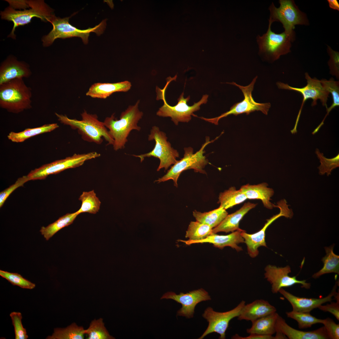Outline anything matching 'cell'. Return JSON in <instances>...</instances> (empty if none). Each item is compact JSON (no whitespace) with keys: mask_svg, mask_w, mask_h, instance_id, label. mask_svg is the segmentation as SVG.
<instances>
[{"mask_svg":"<svg viewBox=\"0 0 339 339\" xmlns=\"http://www.w3.org/2000/svg\"><path fill=\"white\" fill-rule=\"evenodd\" d=\"M55 114L61 123L77 130L84 141L100 144L103 138L108 144L113 145L114 139L103 122L98 120L96 115L89 113L84 110L81 114V119L78 120L69 118L66 115L57 113Z\"/></svg>","mask_w":339,"mask_h":339,"instance_id":"1","label":"cell"},{"mask_svg":"<svg viewBox=\"0 0 339 339\" xmlns=\"http://www.w3.org/2000/svg\"><path fill=\"white\" fill-rule=\"evenodd\" d=\"M139 102L138 100L135 105L129 106L121 113L119 119H117L113 114L104 120V123L114 139L113 146L115 150L125 147L128 141L127 137L132 130H140L141 128L137 124L143 113L139 110Z\"/></svg>","mask_w":339,"mask_h":339,"instance_id":"2","label":"cell"},{"mask_svg":"<svg viewBox=\"0 0 339 339\" xmlns=\"http://www.w3.org/2000/svg\"><path fill=\"white\" fill-rule=\"evenodd\" d=\"M31 89L23 78H17L0 85V107L18 113L32 108Z\"/></svg>","mask_w":339,"mask_h":339,"instance_id":"3","label":"cell"},{"mask_svg":"<svg viewBox=\"0 0 339 339\" xmlns=\"http://www.w3.org/2000/svg\"><path fill=\"white\" fill-rule=\"evenodd\" d=\"M168 78L167 83L163 89L158 87L156 88L157 100L161 99L164 101L163 105L157 112V115L163 117H170L176 125H178L179 122H188L191 120V116L197 117L194 112L199 110L202 105L207 103L208 95H203L199 101L194 103L191 106H189L187 103L190 99V96L185 98L183 92L178 98L177 104L174 106H170L165 100V91L169 83L174 79L171 77Z\"/></svg>","mask_w":339,"mask_h":339,"instance_id":"4","label":"cell"},{"mask_svg":"<svg viewBox=\"0 0 339 339\" xmlns=\"http://www.w3.org/2000/svg\"><path fill=\"white\" fill-rule=\"evenodd\" d=\"M71 17L61 18L54 14L51 17L49 22L52 24L53 28L47 35L42 37L44 46H50L57 38L65 39L75 37H80L83 43L87 44L90 33L94 32L99 36L103 33L106 27V19L93 28L85 30L78 29L69 23V19Z\"/></svg>","mask_w":339,"mask_h":339,"instance_id":"5","label":"cell"},{"mask_svg":"<svg viewBox=\"0 0 339 339\" xmlns=\"http://www.w3.org/2000/svg\"><path fill=\"white\" fill-rule=\"evenodd\" d=\"M219 136L211 141H210L209 137H207L205 142L202 145L200 149L195 153H194L193 149L192 147L185 148L183 157L180 160H177L164 175L156 180L155 182L159 183L172 180L174 186L177 187L178 179L182 172L185 170L193 169L196 172L206 174L204 169L208 164V161L204 155L205 152V148L208 144L213 142Z\"/></svg>","mask_w":339,"mask_h":339,"instance_id":"6","label":"cell"},{"mask_svg":"<svg viewBox=\"0 0 339 339\" xmlns=\"http://www.w3.org/2000/svg\"><path fill=\"white\" fill-rule=\"evenodd\" d=\"M30 8L24 10H16L10 6L0 13L2 19L13 22V25L8 37L15 39L14 32L16 28L29 23L34 17L47 22L53 15L54 10L42 0L28 1Z\"/></svg>","mask_w":339,"mask_h":339,"instance_id":"7","label":"cell"},{"mask_svg":"<svg viewBox=\"0 0 339 339\" xmlns=\"http://www.w3.org/2000/svg\"><path fill=\"white\" fill-rule=\"evenodd\" d=\"M266 33L257 37L259 52L267 60L273 62L280 56L291 52L292 43L295 40V32L288 33L284 31L280 34L273 32L271 29L272 24L269 22Z\"/></svg>","mask_w":339,"mask_h":339,"instance_id":"8","label":"cell"},{"mask_svg":"<svg viewBox=\"0 0 339 339\" xmlns=\"http://www.w3.org/2000/svg\"><path fill=\"white\" fill-rule=\"evenodd\" d=\"M280 6L276 7L272 3L269 7V22H279L284 31L292 33L297 25H308L309 22L306 14L301 11L293 0H280Z\"/></svg>","mask_w":339,"mask_h":339,"instance_id":"9","label":"cell"},{"mask_svg":"<svg viewBox=\"0 0 339 339\" xmlns=\"http://www.w3.org/2000/svg\"><path fill=\"white\" fill-rule=\"evenodd\" d=\"M167 138L165 132L160 131L159 127L154 126L150 130L148 138L149 141L154 140L155 141L153 149L147 153L133 156L139 158L141 162L146 157H153L158 158L160 164L157 171L162 168L166 170L177 162V158L179 157L178 152L171 147Z\"/></svg>","mask_w":339,"mask_h":339,"instance_id":"10","label":"cell"},{"mask_svg":"<svg viewBox=\"0 0 339 339\" xmlns=\"http://www.w3.org/2000/svg\"><path fill=\"white\" fill-rule=\"evenodd\" d=\"M257 78L256 77L251 83L246 86L238 84L234 82L227 83L237 86L241 90L244 96V99L241 101L234 104L230 110L218 116L213 118L200 117L201 119L215 125H218L219 120L230 115L237 116L243 113L248 115L250 113L255 111H260L264 114L267 115L271 104L269 103H259L256 102L252 96V93L253 90L254 84Z\"/></svg>","mask_w":339,"mask_h":339,"instance_id":"11","label":"cell"},{"mask_svg":"<svg viewBox=\"0 0 339 339\" xmlns=\"http://www.w3.org/2000/svg\"><path fill=\"white\" fill-rule=\"evenodd\" d=\"M100 156V153L96 152L75 153L72 156L45 164L32 170L26 176L29 180L44 179L49 175L58 174L67 169L79 167L85 161Z\"/></svg>","mask_w":339,"mask_h":339,"instance_id":"12","label":"cell"},{"mask_svg":"<svg viewBox=\"0 0 339 339\" xmlns=\"http://www.w3.org/2000/svg\"><path fill=\"white\" fill-rule=\"evenodd\" d=\"M245 304V301L242 300L233 309L223 312L215 311L210 307L207 308L202 316L208 322V326L198 339H203L207 335L213 332L220 335L219 339H225V332L230 321L233 318L238 317Z\"/></svg>","mask_w":339,"mask_h":339,"instance_id":"13","label":"cell"},{"mask_svg":"<svg viewBox=\"0 0 339 339\" xmlns=\"http://www.w3.org/2000/svg\"><path fill=\"white\" fill-rule=\"evenodd\" d=\"M305 78L307 80V84L301 88L292 87L281 82H277L276 84L280 89L294 91L302 94L303 99L299 111H301L304 103L309 99L312 100V106L316 105L317 100H319L322 105L327 108V102L329 92L323 86L320 80L315 78H312L307 72L305 73Z\"/></svg>","mask_w":339,"mask_h":339,"instance_id":"14","label":"cell"},{"mask_svg":"<svg viewBox=\"0 0 339 339\" xmlns=\"http://www.w3.org/2000/svg\"><path fill=\"white\" fill-rule=\"evenodd\" d=\"M163 299H171L180 304L182 307L178 311L177 315L188 318L193 317L195 307L198 303L211 299L208 293L202 288L186 293L180 292L179 294L173 292H167L160 298Z\"/></svg>","mask_w":339,"mask_h":339,"instance_id":"15","label":"cell"},{"mask_svg":"<svg viewBox=\"0 0 339 339\" xmlns=\"http://www.w3.org/2000/svg\"><path fill=\"white\" fill-rule=\"evenodd\" d=\"M265 278L271 284L272 293H276L282 288L291 287L296 284H300L301 287L306 289L310 288V283L305 280H299L296 276L291 277L288 274L291 272L289 266L284 267H277L275 266L267 265L265 268Z\"/></svg>","mask_w":339,"mask_h":339,"instance_id":"16","label":"cell"},{"mask_svg":"<svg viewBox=\"0 0 339 339\" xmlns=\"http://www.w3.org/2000/svg\"><path fill=\"white\" fill-rule=\"evenodd\" d=\"M280 210V213L273 216L267 220L264 226L259 231L253 234H249L243 231L241 235L244 240V242L247 246L248 252L250 257L254 258L259 253L258 248L261 246L266 247L265 241V232L266 229L273 222L281 216L290 218L292 216V211L286 204L282 203L278 206Z\"/></svg>","mask_w":339,"mask_h":339,"instance_id":"17","label":"cell"},{"mask_svg":"<svg viewBox=\"0 0 339 339\" xmlns=\"http://www.w3.org/2000/svg\"><path fill=\"white\" fill-rule=\"evenodd\" d=\"M337 285L336 283L333 287L330 293L326 297L320 298H307L300 297L292 294L286 291L283 288H281L278 292L282 295L291 305L293 311L310 312L314 309L318 308L320 305L327 302H331L334 299H333L337 293L336 291Z\"/></svg>","mask_w":339,"mask_h":339,"instance_id":"18","label":"cell"},{"mask_svg":"<svg viewBox=\"0 0 339 339\" xmlns=\"http://www.w3.org/2000/svg\"><path fill=\"white\" fill-rule=\"evenodd\" d=\"M31 74L28 64L13 56H8L1 64L0 85L14 79L28 78Z\"/></svg>","mask_w":339,"mask_h":339,"instance_id":"19","label":"cell"},{"mask_svg":"<svg viewBox=\"0 0 339 339\" xmlns=\"http://www.w3.org/2000/svg\"><path fill=\"white\" fill-rule=\"evenodd\" d=\"M244 231L242 229L236 230L227 235H219L213 233L206 238L200 240L192 241L188 240H180L179 241L187 245L209 243L220 249H222L226 246H230L235 249L237 251H239L242 250V248L238 244L244 242V239L241 235L242 232Z\"/></svg>","mask_w":339,"mask_h":339,"instance_id":"20","label":"cell"},{"mask_svg":"<svg viewBox=\"0 0 339 339\" xmlns=\"http://www.w3.org/2000/svg\"><path fill=\"white\" fill-rule=\"evenodd\" d=\"M276 331L280 332L289 339H330L324 326L310 331L299 330L290 326L279 315L277 320Z\"/></svg>","mask_w":339,"mask_h":339,"instance_id":"21","label":"cell"},{"mask_svg":"<svg viewBox=\"0 0 339 339\" xmlns=\"http://www.w3.org/2000/svg\"><path fill=\"white\" fill-rule=\"evenodd\" d=\"M276 311V308L267 301L257 299L245 304L237 317L239 320H245L252 322Z\"/></svg>","mask_w":339,"mask_h":339,"instance_id":"22","label":"cell"},{"mask_svg":"<svg viewBox=\"0 0 339 339\" xmlns=\"http://www.w3.org/2000/svg\"><path fill=\"white\" fill-rule=\"evenodd\" d=\"M131 86L128 81L113 83H97L91 85L86 94L93 98L105 99L115 92H127Z\"/></svg>","mask_w":339,"mask_h":339,"instance_id":"23","label":"cell"},{"mask_svg":"<svg viewBox=\"0 0 339 339\" xmlns=\"http://www.w3.org/2000/svg\"><path fill=\"white\" fill-rule=\"evenodd\" d=\"M268 186L266 183L256 185L247 184L242 186L240 189L245 195L247 199H260L265 207L272 209L274 207H276V205L270 201L274 191L272 189L268 187Z\"/></svg>","mask_w":339,"mask_h":339,"instance_id":"24","label":"cell"},{"mask_svg":"<svg viewBox=\"0 0 339 339\" xmlns=\"http://www.w3.org/2000/svg\"><path fill=\"white\" fill-rule=\"evenodd\" d=\"M256 204L248 202L235 212L228 215L221 223L213 229V233L223 232L228 233L241 229L239 227V223L243 217L250 210L254 208Z\"/></svg>","mask_w":339,"mask_h":339,"instance_id":"25","label":"cell"},{"mask_svg":"<svg viewBox=\"0 0 339 339\" xmlns=\"http://www.w3.org/2000/svg\"><path fill=\"white\" fill-rule=\"evenodd\" d=\"M279 315L276 312L252 322L251 326L246 330L249 334L272 335L276 332Z\"/></svg>","mask_w":339,"mask_h":339,"instance_id":"26","label":"cell"},{"mask_svg":"<svg viewBox=\"0 0 339 339\" xmlns=\"http://www.w3.org/2000/svg\"><path fill=\"white\" fill-rule=\"evenodd\" d=\"M228 215L226 210L220 206L208 212L202 213L196 210L193 212L196 221L206 224L213 229L219 225Z\"/></svg>","mask_w":339,"mask_h":339,"instance_id":"27","label":"cell"},{"mask_svg":"<svg viewBox=\"0 0 339 339\" xmlns=\"http://www.w3.org/2000/svg\"><path fill=\"white\" fill-rule=\"evenodd\" d=\"M59 127L57 123L46 124L34 128H28L19 132H11L8 136V138L12 142L21 143L38 135L51 132Z\"/></svg>","mask_w":339,"mask_h":339,"instance_id":"28","label":"cell"},{"mask_svg":"<svg viewBox=\"0 0 339 339\" xmlns=\"http://www.w3.org/2000/svg\"><path fill=\"white\" fill-rule=\"evenodd\" d=\"M334 245L325 247L326 255L322 259L323 266L319 271L313 275V278H316L325 274L331 273L339 274V256L334 253Z\"/></svg>","mask_w":339,"mask_h":339,"instance_id":"29","label":"cell"},{"mask_svg":"<svg viewBox=\"0 0 339 339\" xmlns=\"http://www.w3.org/2000/svg\"><path fill=\"white\" fill-rule=\"evenodd\" d=\"M78 215L76 212L67 213L47 226H42L40 231L45 239L48 240L60 229L72 224Z\"/></svg>","mask_w":339,"mask_h":339,"instance_id":"30","label":"cell"},{"mask_svg":"<svg viewBox=\"0 0 339 339\" xmlns=\"http://www.w3.org/2000/svg\"><path fill=\"white\" fill-rule=\"evenodd\" d=\"M246 199L245 195L240 189L236 190L233 186L220 193L218 203L220 204V207L226 210L243 202Z\"/></svg>","mask_w":339,"mask_h":339,"instance_id":"31","label":"cell"},{"mask_svg":"<svg viewBox=\"0 0 339 339\" xmlns=\"http://www.w3.org/2000/svg\"><path fill=\"white\" fill-rule=\"evenodd\" d=\"M84 330L82 326L73 323L65 328H55L52 334L48 336L46 339H83L85 335Z\"/></svg>","mask_w":339,"mask_h":339,"instance_id":"32","label":"cell"},{"mask_svg":"<svg viewBox=\"0 0 339 339\" xmlns=\"http://www.w3.org/2000/svg\"><path fill=\"white\" fill-rule=\"evenodd\" d=\"M79 200L82 204L80 208L76 212L78 215L83 213L95 214L99 211L101 202L94 190L83 191Z\"/></svg>","mask_w":339,"mask_h":339,"instance_id":"33","label":"cell"},{"mask_svg":"<svg viewBox=\"0 0 339 339\" xmlns=\"http://www.w3.org/2000/svg\"><path fill=\"white\" fill-rule=\"evenodd\" d=\"M213 233L209 226L198 221H191L186 232L185 237L188 240L198 241L205 239Z\"/></svg>","mask_w":339,"mask_h":339,"instance_id":"34","label":"cell"},{"mask_svg":"<svg viewBox=\"0 0 339 339\" xmlns=\"http://www.w3.org/2000/svg\"><path fill=\"white\" fill-rule=\"evenodd\" d=\"M87 339H114L105 326L102 318L94 319L91 322L89 327L84 330Z\"/></svg>","mask_w":339,"mask_h":339,"instance_id":"35","label":"cell"},{"mask_svg":"<svg viewBox=\"0 0 339 339\" xmlns=\"http://www.w3.org/2000/svg\"><path fill=\"white\" fill-rule=\"evenodd\" d=\"M287 317L296 320L300 329L310 327L312 325L322 323L323 319H318L312 316L310 312H300L292 310L286 312Z\"/></svg>","mask_w":339,"mask_h":339,"instance_id":"36","label":"cell"},{"mask_svg":"<svg viewBox=\"0 0 339 339\" xmlns=\"http://www.w3.org/2000/svg\"><path fill=\"white\" fill-rule=\"evenodd\" d=\"M322 85L329 93L331 94L332 103L329 108H326V116L329 112L334 108L339 105V82L331 78L329 80L323 79L320 80Z\"/></svg>","mask_w":339,"mask_h":339,"instance_id":"37","label":"cell"},{"mask_svg":"<svg viewBox=\"0 0 339 339\" xmlns=\"http://www.w3.org/2000/svg\"><path fill=\"white\" fill-rule=\"evenodd\" d=\"M315 153L321 164L318 167L320 174L323 175L326 173L328 176L333 169L339 166V153L332 158L328 159L325 157L323 153H320L318 148L316 149Z\"/></svg>","mask_w":339,"mask_h":339,"instance_id":"38","label":"cell"},{"mask_svg":"<svg viewBox=\"0 0 339 339\" xmlns=\"http://www.w3.org/2000/svg\"><path fill=\"white\" fill-rule=\"evenodd\" d=\"M0 276L5 279L12 285L17 286L21 288L32 289L35 287V284L23 277L17 273H12L0 270Z\"/></svg>","mask_w":339,"mask_h":339,"instance_id":"39","label":"cell"},{"mask_svg":"<svg viewBox=\"0 0 339 339\" xmlns=\"http://www.w3.org/2000/svg\"><path fill=\"white\" fill-rule=\"evenodd\" d=\"M14 328L15 339H27L28 337L26 329L22 323V317L19 312H13L10 314Z\"/></svg>","mask_w":339,"mask_h":339,"instance_id":"40","label":"cell"},{"mask_svg":"<svg viewBox=\"0 0 339 339\" xmlns=\"http://www.w3.org/2000/svg\"><path fill=\"white\" fill-rule=\"evenodd\" d=\"M327 52L330 56L328 65L330 69L331 74L336 76L337 79L339 78V52L333 50L331 47L327 45Z\"/></svg>","mask_w":339,"mask_h":339,"instance_id":"41","label":"cell"},{"mask_svg":"<svg viewBox=\"0 0 339 339\" xmlns=\"http://www.w3.org/2000/svg\"><path fill=\"white\" fill-rule=\"evenodd\" d=\"M29 181L26 175L19 178L15 182L0 193V207H1L9 195L16 189Z\"/></svg>","mask_w":339,"mask_h":339,"instance_id":"42","label":"cell"},{"mask_svg":"<svg viewBox=\"0 0 339 339\" xmlns=\"http://www.w3.org/2000/svg\"><path fill=\"white\" fill-rule=\"evenodd\" d=\"M322 324L324 325L330 339H339V324H336L330 318L323 319Z\"/></svg>","mask_w":339,"mask_h":339,"instance_id":"43","label":"cell"},{"mask_svg":"<svg viewBox=\"0 0 339 339\" xmlns=\"http://www.w3.org/2000/svg\"><path fill=\"white\" fill-rule=\"evenodd\" d=\"M336 302H332L326 305L322 304L318 308L321 310L328 312L332 314L338 320H339V293H337L334 296Z\"/></svg>","mask_w":339,"mask_h":339,"instance_id":"44","label":"cell"},{"mask_svg":"<svg viewBox=\"0 0 339 339\" xmlns=\"http://www.w3.org/2000/svg\"><path fill=\"white\" fill-rule=\"evenodd\" d=\"M234 339H275L272 335H264L257 334H250L246 337H242L236 334L232 337Z\"/></svg>","mask_w":339,"mask_h":339,"instance_id":"45","label":"cell"},{"mask_svg":"<svg viewBox=\"0 0 339 339\" xmlns=\"http://www.w3.org/2000/svg\"><path fill=\"white\" fill-rule=\"evenodd\" d=\"M327 1L330 8L339 11V3L337 0H327Z\"/></svg>","mask_w":339,"mask_h":339,"instance_id":"46","label":"cell"}]
</instances>
